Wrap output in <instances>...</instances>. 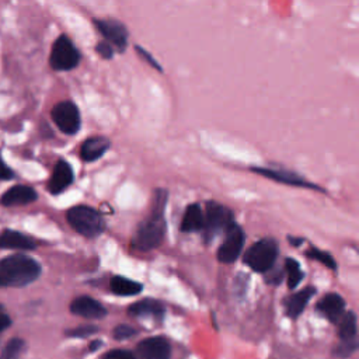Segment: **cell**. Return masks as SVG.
<instances>
[{"instance_id":"6da1fadb","label":"cell","mask_w":359,"mask_h":359,"mask_svg":"<svg viewBox=\"0 0 359 359\" xmlns=\"http://www.w3.org/2000/svg\"><path fill=\"white\" fill-rule=\"evenodd\" d=\"M165 199H167V192L164 189H157L151 215L139 224L133 236V240H132L133 248L139 251H150L157 248L161 244L165 233V220H164Z\"/></svg>"},{"instance_id":"7a4b0ae2","label":"cell","mask_w":359,"mask_h":359,"mask_svg":"<svg viewBox=\"0 0 359 359\" xmlns=\"http://www.w3.org/2000/svg\"><path fill=\"white\" fill-rule=\"evenodd\" d=\"M41 273V265L24 254L0 259V287H21L32 283Z\"/></svg>"},{"instance_id":"3957f363","label":"cell","mask_w":359,"mask_h":359,"mask_svg":"<svg viewBox=\"0 0 359 359\" xmlns=\"http://www.w3.org/2000/svg\"><path fill=\"white\" fill-rule=\"evenodd\" d=\"M66 219L77 233L86 237H97L104 230L101 215L90 206L79 205L70 208L66 213Z\"/></svg>"},{"instance_id":"277c9868","label":"cell","mask_w":359,"mask_h":359,"mask_svg":"<svg viewBox=\"0 0 359 359\" xmlns=\"http://www.w3.org/2000/svg\"><path fill=\"white\" fill-rule=\"evenodd\" d=\"M278 244L273 238H261L255 241L244 254V262L255 272H268L278 257Z\"/></svg>"},{"instance_id":"5b68a950","label":"cell","mask_w":359,"mask_h":359,"mask_svg":"<svg viewBox=\"0 0 359 359\" xmlns=\"http://www.w3.org/2000/svg\"><path fill=\"white\" fill-rule=\"evenodd\" d=\"M234 224L233 213L226 206L209 201L206 203V213L203 215V234L205 240L210 241L219 233H226Z\"/></svg>"},{"instance_id":"8992f818","label":"cell","mask_w":359,"mask_h":359,"mask_svg":"<svg viewBox=\"0 0 359 359\" xmlns=\"http://www.w3.org/2000/svg\"><path fill=\"white\" fill-rule=\"evenodd\" d=\"M79 62L80 53L73 45V42L66 35H60L52 46L49 57L50 66L55 70H72L77 66Z\"/></svg>"},{"instance_id":"52a82bcc","label":"cell","mask_w":359,"mask_h":359,"mask_svg":"<svg viewBox=\"0 0 359 359\" xmlns=\"http://www.w3.org/2000/svg\"><path fill=\"white\" fill-rule=\"evenodd\" d=\"M52 119L66 135H74L80 129V112L72 101H60L52 108Z\"/></svg>"},{"instance_id":"ba28073f","label":"cell","mask_w":359,"mask_h":359,"mask_svg":"<svg viewBox=\"0 0 359 359\" xmlns=\"http://www.w3.org/2000/svg\"><path fill=\"white\" fill-rule=\"evenodd\" d=\"M244 241H245V234H244L243 229L234 223L226 231L224 240L217 250V259L224 264L234 262L238 258V255L244 247Z\"/></svg>"},{"instance_id":"9c48e42d","label":"cell","mask_w":359,"mask_h":359,"mask_svg":"<svg viewBox=\"0 0 359 359\" xmlns=\"http://www.w3.org/2000/svg\"><path fill=\"white\" fill-rule=\"evenodd\" d=\"M170 352V342L164 337L146 338L136 346L139 359H168Z\"/></svg>"},{"instance_id":"30bf717a","label":"cell","mask_w":359,"mask_h":359,"mask_svg":"<svg viewBox=\"0 0 359 359\" xmlns=\"http://www.w3.org/2000/svg\"><path fill=\"white\" fill-rule=\"evenodd\" d=\"M95 25L104 35V38L109 41L119 52H122L126 48L128 31L122 22L116 20H95Z\"/></svg>"},{"instance_id":"8fae6325","label":"cell","mask_w":359,"mask_h":359,"mask_svg":"<svg viewBox=\"0 0 359 359\" xmlns=\"http://www.w3.org/2000/svg\"><path fill=\"white\" fill-rule=\"evenodd\" d=\"M70 311L84 318H102L107 314L105 307L93 297L80 296L70 303Z\"/></svg>"},{"instance_id":"7c38bea8","label":"cell","mask_w":359,"mask_h":359,"mask_svg":"<svg viewBox=\"0 0 359 359\" xmlns=\"http://www.w3.org/2000/svg\"><path fill=\"white\" fill-rule=\"evenodd\" d=\"M73 182V170L69 163L65 160H59L53 168L50 181L48 184V189L50 194L56 195L66 189Z\"/></svg>"},{"instance_id":"4fadbf2b","label":"cell","mask_w":359,"mask_h":359,"mask_svg":"<svg viewBox=\"0 0 359 359\" xmlns=\"http://www.w3.org/2000/svg\"><path fill=\"white\" fill-rule=\"evenodd\" d=\"M317 310L321 311L331 323H338L345 310V300L337 293H327L317 303Z\"/></svg>"},{"instance_id":"5bb4252c","label":"cell","mask_w":359,"mask_h":359,"mask_svg":"<svg viewBox=\"0 0 359 359\" xmlns=\"http://www.w3.org/2000/svg\"><path fill=\"white\" fill-rule=\"evenodd\" d=\"M36 192L34 188L27 185H15L11 187L6 194L1 196V203L4 206H17V205H27L36 199Z\"/></svg>"},{"instance_id":"9a60e30c","label":"cell","mask_w":359,"mask_h":359,"mask_svg":"<svg viewBox=\"0 0 359 359\" xmlns=\"http://www.w3.org/2000/svg\"><path fill=\"white\" fill-rule=\"evenodd\" d=\"M36 241L15 230H6L0 234V248L7 250H34Z\"/></svg>"},{"instance_id":"2e32d148","label":"cell","mask_w":359,"mask_h":359,"mask_svg":"<svg viewBox=\"0 0 359 359\" xmlns=\"http://www.w3.org/2000/svg\"><path fill=\"white\" fill-rule=\"evenodd\" d=\"M109 140L104 136H93L88 137L80 149V156L84 161H95L98 160L108 149H109Z\"/></svg>"},{"instance_id":"e0dca14e","label":"cell","mask_w":359,"mask_h":359,"mask_svg":"<svg viewBox=\"0 0 359 359\" xmlns=\"http://www.w3.org/2000/svg\"><path fill=\"white\" fill-rule=\"evenodd\" d=\"M314 293H316V289L313 286H307V287L302 289L300 292L289 296L285 302L286 314L290 318H297L302 314V311L304 310V307L307 306L309 300L313 297Z\"/></svg>"},{"instance_id":"ac0fdd59","label":"cell","mask_w":359,"mask_h":359,"mask_svg":"<svg viewBox=\"0 0 359 359\" xmlns=\"http://www.w3.org/2000/svg\"><path fill=\"white\" fill-rule=\"evenodd\" d=\"M254 172H258L264 177H268V178H272L275 181H279V182H283V184H287V185H299V187H310V188H316V185L313 184H309L304 181V178L293 174V172H289V171H285V170H272V168H258V167H254L252 168Z\"/></svg>"},{"instance_id":"d6986e66","label":"cell","mask_w":359,"mask_h":359,"mask_svg":"<svg viewBox=\"0 0 359 359\" xmlns=\"http://www.w3.org/2000/svg\"><path fill=\"white\" fill-rule=\"evenodd\" d=\"M203 229V213L198 203H192L185 209L181 220V230L185 233L199 231Z\"/></svg>"},{"instance_id":"ffe728a7","label":"cell","mask_w":359,"mask_h":359,"mask_svg":"<svg viewBox=\"0 0 359 359\" xmlns=\"http://www.w3.org/2000/svg\"><path fill=\"white\" fill-rule=\"evenodd\" d=\"M338 334L341 338V342H349V344H358L356 334V316L353 311L344 313L342 317L338 321Z\"/></svg>"},{"instance_id":"44dd1931","label":"cell","mask_w":359,"mask_h":359,"mask_svg":"<svg viewBox=\"0 0 359 359\" xmlns=\"http://www.w3.org/2000/svg\"><path fill=\"white\" fill-rule=\"evenodd\" d=\"M163 313H164V306L154 299H144L133 303L129 307V314L137 316V317H142V316L161 317Z\"/></svg>"},{"instance_id":"7402d4cb","label":"cell","mask_w":359,"mask_h":359,"mask_svg":"<svg viewBox=\"0 0 359 359\" xmlns=\"http://www.w3.org/2000/svg\"><path fill=\"white\" fill-rule=\"evenodd\" d=\"M111 290L118 296H135L142 292V285L123 276H114L109 282Z\"/></svg>"},{"instance_id":"603a6c76","label":"cell","mask_w":359,"mask_h":359,"mask_svg":"<svg viewBox=\"0 0 359 359\" xmlns=\"http://www.w3.org/2000/svg\"><path fill=\"white\" fill-rule=\"evenodd\" d=\"M285 271L287 273V286L289 289H294L303 279L304 273L302 272L300 264L293 258H286Z\"/></svg>"},{"instance_id":"cb8c5ba5","label":"cell","mask_w":359,"mask_h":359,"mask_svg":"<svg viewBox=\"0 0 359 359\" xmlns=\"http://www.w3.org/2000/svg\"><path fill=\"white\" fill-rule=\"evenodd\" d=\"M25 351V342L20 338H13L7 342L0 359H21Z\"/></svg>"},{"instance_id":"d4e9b609","label":"cell","mask_w":359,"mask_h":359,"mask_svg":"<svg viewBox=\"0 0 359 359\" xmlns=\"http://www.w3.org/2000/svg\"><path fill=\"white\" fill-rule=\"evenodd\" d=\"M306 255L309 258H311V259H316V261L324 264L325 266H328L331 269H337V262L334 261L331 254H328L325 251H321V250H318L316 247H311L309 251H306Z\"/></svg>"},{"instance_id":"484cf974","label":"cell","mask_w":359,"mask_h":359,"mask_svg":"<svg viewBox=\"0 0 359 359\" xmlns=\"http://www.w3.org/2000/svg\"><path fill=\"white\" fill-rule=\"evenodd\" d=\"M136 334V330L130 325H126V324H119L114 328V337L116 339H126V338H130Z\"/></svg>"},{"instance_id":"4316f807","label":"cell","mask_w":359,"mask_h":359,"mask_svg":"<svg viewBox=\"0 0 359 359\" xmlns=\"http://www.w3.org/2000/svg\"><path fill=\"white\" fill-rule=\"evenodd\" d=\"M97 327L95 325H80V327H77V328H73V330H70V331H67L66 334L69 335V337H79V338H83V337H88V335H91V334H94V332H97Z\"/></svg>"},{"instance_id":"83f0119b","label":"cell","mask_w":359,"mask_h":359,"mask_svg":"<svg viewBox=\"0 0 359 359\" xmlns=\"http://www.w3.org/2000/svg\"><path fill=\"white\" fill-rule=\"evenodd\" d=\"M102 359H135V356H133V353H130L129 351H125V349H114V351L107 352Z\"/></svg>"},{"instance_id":"f1b7e54d","label":"cell","mask_w":359,"mask_h":359,"mask_svg":"<svg viewBox=\"0 0 359 359\" xmlns=\"http://www.w3.org/2000/svg\"><path fill=\"white\" fill-rule=\"evenodd\" d=\"M356 346H358V344L341 342V344L334 349V352H335V355H338V356H348V355H351V353L356 349Z\"/></svg>"},{"instance_id":"f546056e","label":"cell","mask_w":359,"mask_h":359,"mask_svg":"<svg viewBox=\"0 0 359 359\" xmlns=\"http://www.w3.org/2000/svg\"><path fill=\"white\" fill-rule=\"evenodd\" d=\"M95 50H97L102 57H105V59H111L112 55H114L112 46H111L109 43H107V42H100V43L97 45Z\"/></svg>"},{"instance_id":"4dcf8cb0","label":"cell","mask_w":359,"mask_h":359,"mask_svg":"<svg viewBox=\"0 0 359 359\" xmlns=\"http://www.w3.org/2000/svg\"><path fill=\"white\" fill-rule=\"evenodd\" d=\"M14 175V172L6 165V163L0 157V180H8Z\"/></svg>"},{"instance_id":"1f68e13d","label":"cell","mask_w":359,"mask_h":359,"mask_svg":"<svg viewBox=\"0 0 359 359\" xmlns=\"http://www.w3.org/2000/svg\"><path fill=\"white\" fill-rule=\"evenodd\" d=\"M136 50H137V52H139V53H140V55H142V56H143V57H144V59H146V60H147V62H149L151 66H154V69H158V70H161L160 65H158V63H157V62H156L153 57H150V53H149V52H146V50H144V49H142L140 46H136Z\"/></svg>"},{"instance_id":"d6a6232c","label":"cell","mask_w":359,"mask_h":359,"mask_svg":"<svg viewBox=\"0 0 359 359\" xmlns=\"http://www.w3.org/2000/svg\"><path fill=\"white\" fill-rule=\"evenodd\" d=\"M10 324H11L10 317L7 314H4V313H0V332L4 331L6 328H8Z\"/></svg>"},{"instance_id":"836d02e7","label":"cell","mask_w":359,"mask_h":359,"mask_svg":"<svg viewBox=\"0 0 359 359\" xmlns=\"http://www.w3.org/2000/svg\"><path fill=\"white\" fill-rule=\"evenodd\" d=\"M101 345H102V342H101V341H98V339H97V341H93V342H91V344H90V346H88V349H90V351H91V352H93V351H97V349H98V348H100V346H101Z\"/></svg>"},{"instance_id":"e575fe53","label":"cell","mask_w":359,"mask_h":359,"mask_svg":"<svg viewBox=\"0 0 359 359\" xmlns=\"http://www.w3.org/2000/svg\"><path fill=\"white\" fill-rule=\"evenodd\" d=\"M1 309H3V307H1V304H0V313H1Z\"/></svg>"}]
</instances>
